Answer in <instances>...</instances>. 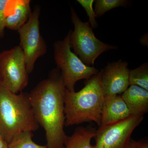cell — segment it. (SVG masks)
Masks as SVG:
<instances>
[{
    "mask_svg": "<svg viewBox=\"0 0 148 148\" xmlns=\"http://www.w3.org/2000/svg\"><path fill=\"white\" fill-rule=\"evenodd\" d=\"M66 90L61 72L57 68L29 93L35 118L45 131L48 148H64L68 138L64 129Z\"/></svg>",
    "mask_w": 148,
    "mask_h": 148,
    "instance_id": "1",
    "label": "cell"
},
{
    "mask_svg": "<svg viewBox=\"0 0 148 148\" xmlns=\"http://www.w3.org/2000/svg\"><path fill=\"white\" fill-rule=\"evenodd\" d=\"M32 110L29 93H15L0 82V135L9 144L22 132L39 127Z\"/></svg>",
    "mask_w": 148,
    "mask_h": 148,
    "instance_id": "2",
    "label": "cell"
},
{
    "mask_svg": "<svg viewBox=\"0 0 148 148\" xmlns=\"http://www.w3.org/2000/svg\"><path fill=\"white\" fill-rule=\"evenodd\" d=\"M78 92L66 89L65 95V126L94 122L100 126L104 95L101 85V72L84 82Z\"/></svg>",
    "mask_w": 148,
    "mask_h": 148,
    "instance_id": "3",
    "label": "cell"
},
{
    "mask_svg": "<svg viewBox=\"0 0 148 148\" xmlns=\"http://www.w3.org/2000/svg\"><path fill=\"white\" fill-rule=\"evenodd\" d=\"M54 56L57 69L61 72L63 82L67 90L75 91V85L79 80H85L99 73L93 66L85 65L71 50L69 32L64 40L53 45Z\"/></svg>",
    "mask_w": 148,
    "mask_h": 148,
    "instance_id": "4",
    "label": "cell"
},
{
    "mask_svg": "<svg viewBox=\"0 0 148 148\" xmlns=\"http://www.w3.org/2000/svg\"><path fill=\"white\" fill-rule=\"evenodd\" d=\"M71 14L74 26V31L69 32L71 48L85 65L93 66L95 59L103 52L117 48L98 40L88 21L83 22L73 8Z\"/></svg>",
    "mask_w": 148,
    "mask_h": 148,
    "instance_id": "5",
    "label": "cell"
},
{
    "mask_svg": "<svg viewBox=\"0 0 148 148\" xmlns=\"http://www.w3.org/2000/svg\"><path fill=\"white\" fill-rule=\"evenodd\" d=\"M0 82L15 93L22 92L28 85L29 73L19 45L0 53Z\"/></svg>",
    "mask_w": 148,
    "mask_h": 148,
    "instance_id": "6",
    "label": "cell"
},
{
    "mask_svg": "<svg viewBox=\"0 0 148 148\" xmlns=\"http://www.w3.org/2000/svg\"><path fill=\"white\" fill-rule=\"evenodd\" d=\"M40 9L36 6L27 22L19 29L20 45L26 60L28 73L33 72L37 59L47 53V47L41 35L39 17Z\"/></svg>",
    "mask_w": 148,
    "mask_h": 148,
    "instance_id": "7",
    "label": "cell"
},
{
    "mask_svg": "<svg viewBox=\"0 0 148 148\" xmlns=\"http://www.w3.org/2000/svg\"><path fill=\"white\" fill-rule=\"evenodd\" d=\"M144 119L142 116H131L114 124L97 130L93 148H127L132 132Z\"/></svg>",
    "mask_w": 148,
    "mask_h": 148,
    "instance_id": "8",
    "label": "cell"
},
{
    "mask_svg": "<svg viewBox=\"0 0 148 148\" xmlns=\"http://www.w3.org/2000/svg\"><path fill=\"white\" fill-rule=\"evenodd\" d=\"M128 64L121 60L110 63L101 70V85L104 97L121 95L129 86Z\"/></svg>",
    "mask_w": 148,
    "mask_h": 148,
    "instance_id": "9",
    "label": "cell"
},
{
    "mask_svg": "<svg viewBox=\"0 0 148 148\" xmlns=\"http://www.w3.org/2000/svg\"><path fill=\"white\" fill-rule=\"evenodd\" d=\"M131 116L126 104L121 95L104 97L101 124L103 127L116 123Z\"/></svg>",
    "mask_w": 148,
    "mask_h": 148,
    "instance_id": "10",
    "label": "cell"
},
{
    "mask_svg": "<svg viewBox=\"0 0 148 148\" xmlns=\"http://www.w3.org/2000/svg\"><path fill=\"white\" fill-rule=\"evenodd\" d=\"M131 116H142L148 111V91L136 85L130 86L122 94Z\"/></svg>",
    "mask_w": 148,
    "mask_h": 148,
    "instance_id": "11",
    "label": "cell"
},
{
    "mask_svg": "<svg viewBox=\"0 0 148 148\" xmlns=\"http://www.w3.org/2000/svg\"><path fill=\"white\" fill-rule=\"evenodd\" d=\"M32 12L31 1L14 0L12 13L6 18V28L18 31L28 21Z\"/></svg>",
    "mask_w": 148,
    "mask_h": 148,
    "instance_id": "12",
    "label": "cell"
},
{
    "mask_svg": "<svg viewBox=\"0 0 148 148\" xmlns=\"http://www.w3.org/2000/svg\"><path fill=\"white\" fill-rule=\"evenodd\" d=\"M96 131L90 125L77 127L71 136L68 137L64 148H93L91 141Z\"/></svg>",
    "mask_w": 148,
    "mask_h": 148,
    "instance_id": "13",
    "label": "cell"
},
{
    "mask_svg": "<svg viewBox=\"0 0 148 148\" xmlns=\"http://www.w3.org/2000/svg\"><path fill=\"white\" fill-rule=\"evenodd\" d=\"M130 85H136L148 91V65L145 63L134 70H129Z\"/></svg>",
    "mask_w": 148,
    "mask_h": 148,
    "instance_id": "14",
    "label": "cell"
},
{
    "mask_svg": "<svg viewBox=\"0 0 148 148\" xmlns=\"http://www.w3.org/2000/svg\"><path fill=\"white\" fill-rule=\"evenodd\" d=\"M33 132H25L19 134L8 144V148H48L38 145L32 140Z\"/></svg>",
    "mask_w": 148,
    "mask_h": 148,
    "instance_id": "15",
    "label": "cell"
},
{
    "mask_svg": "<svg viewBox=\"0 0 148 148\" xmlns=\"http://www.w3.org/2000/svg\"><path fill=\"white\" fill-rule=\"evenodd\" d=\"M128 3L125 0H96L94 11L96 16L100 17L113 9L127 5Z\"/></svg>",
    "mask_w": 148,
    "mask_h": 148,
    "instance_id": "16",
    "label": "cell"
},
{
    "mask_svg": "<svg viewBox=\"0 0 148 148\" xmlns=\"http://www.w3.org/2000/svg\"><path fill=\"white\" fill-rule=\"evenodd\" d=\"M14 0H0V38L5 36L7 16L13 11Z\"/></svg>",
    "mask_w": 148,
    "mask_h": 148,
    "instance_id": "17",
    "label": "cell"
},
{
    "mask_svg": "<svg viewBox=\"0 0 148 148\" xmlns=\"http://www.w3.org/2000/svg\"><path fill=\"white\" fill-rule=\"evenodd\" d=\"M78 2L84 9L85 10L87 15L89 17V22L92 29H95L98 26V24L96 20V14L92 8V5L94 3L93 0H77Z\"/></svg>",
    "mask_w": 148,
    "mask_h": 148,
    "instance_id": "18",
    "label": "cell"
},
{
    "mask_svg": "<svg viewBox=\"0 0 148 148\" xmlns=\"http://www.w3.org/2000/svg\"><path fill=\"white\" fill-rule=\"evenodd\" d=\"M127 148H148V141L147 140L135 141L131 140Z\"/></svg>",
    "mask_w": 148,
    "mask_h": 148,
    "instance_id": "19",
    "label": "cell"
},
{
    "mask_svg": "<svg viewBox=\"0 0 148 148\" xmlns=\"http://www.w3.org/2000/svg\"><path fill=\"white\" fill-rule=\"evenodd\" d=\"M0 148H8V144L0 135Z\"/></svg>",
    "mask_w": 148,
    "mask_h": 148,
    "instance_id": "20",
    "label": "cell"
}]
</instances>
